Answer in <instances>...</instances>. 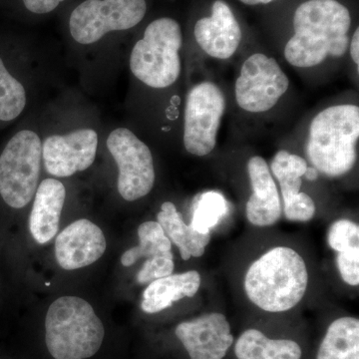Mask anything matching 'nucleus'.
Returning <instances> with one entry per match:
<instances>
[{
	"label": "nucleus",
	"instance_id": "nucleus-26",
	"mask_svg": "<svg viewBox=\"0 0 359 359\" xmlns=\"http://www.w3.org/2000/svg\"><path fill=\"white\" fill-rule=\"evenodd\" d=\"M285 218L294 222H309L316 214V204L308 194L301 192L289 202L283 203Z\"/></svg>",
	"mask_w": 359,
	"mask_h": 359
},
{
	"label": "nucleus",
	"instance_id": "nucleus-17",
	"mask_svg": "<svg viewBox=\"0 0 359 359\" xmlns=\"http://www.w3.org/2000/svg\"><path fill=\"white\" fill-rule=\"evenodd\" d=\"M66 198L65 187L58 180L45 179L34 195L29 229L39 244H46L55 237Z\"/></svg>",
	"mask_w": 359,
	"mask_h": 359
},
{
	"label": "nucleus",
	"instance_id": "nucleus-24",
	"mask_svg": "<svg viewBox=\"0 0 359 359\" xmlns=\"http://www.w3.org/2000/svg\"><path fill=\"white\" fill-rule=\"evenodd\" d=\"M226 212L228 205L223 196L215 192L205 193L196 205L190 224L199 233H211Z\"/></svg>",
	"mask_w": 359,
	"mask_h": 359
},
{
	"label": "nucleus",
	"instance_id": "nucleus-2",
	"mask_svg": "<svg viewBox=\"0 0 359 359\" xmlns=\"http://www.w3.org/2000/svg\"><path fill=\"white\" fill-rule=\"evenodd\" d=\"M358 139V106H330L314 116L309 124L306 157L325 176H344L355 166Z\"/></svg>",
	"mask_w": 359,
	"mask_h": 359
},
{
	"label": "nucleus",
	"instance_id": "nucleus-21",
	"mask_svg": "<svg viewBox=\"0 0 359 359\" xmlns=\"http://www.w3.org/2000/svg\"><path fill=\"white\" fill-rule=\"evenodd\" d=\"M318 359H359V320L341 318L328 327Z\"/></svg>",
	"mask_w": 359,
	"mask_h": 359
},
{
	"label": "nucleus",
	"instance_id": "nucleus-16",
	"mask_svg": "<svg viewBox=\"0 0 359 359\" xmlns=\"http://www.w3.org/2000/svg\"><path fill=\"white\" fill-rule=\"evenodd\" d=\"M248 173L252 189L245 208L248 219L254 226H273L282 217L283 208L268 163L259 156L250 158Z\"/></svg>",
	"mask_w": 359,
	"mask_h": 359
},
{
	"label": "nucleus",
	"instance_id": "nucleus-31",
	"mask_svg": "<svg viewBox=\"0 0 359 359\" xmlns=\"http://www.w3.org/2000/svg\"><path fill=\"white\" fill-rule=\"evenodd\" d=\"M240 1L243 2L245 6H257V4H271L273 0H240Z\"/></svg>",
	"mask_w": 359,
	"mask_h": 359
},
{
	"label": "nucleus",
	"instance_id": "nucleus-5",
	"mask_svg": "<svg viewBox=\"0 0 359 359\" xmlns=\"http://www.w3.org/2000/svg\"><path fill=\"white\" fill-rule=\"evenodd\" d=\"M183 32L178 21L158 18L146 27L130 54V70L139 81L165 89L178 81L182 72Z\"/></svg>",
	"mask_w": 359,
	"mask_h": 359
},
{
	"label": "nucleus",
	"instance_id": "nucleus-18",
	"mask_svg": "<svg viewBox=\"0 0 359 359\" xmlns=\"http://www.w3.org/2000/svg\"><path fill=\"white\" fill-rule=\"evenodd\" d=\"M200 285L201 276L196 271L157 278L144 292L141 308L146 313H160L170 308L175 302L184 297H193Z\"/></svg>",
	"mask_w": 359,
	"mask_h": 359
},
{
	"label": "nucleus",
	"instance_id": "nucleus-14",
	"mask_svg": "<svg viewBox=\"0 0 359 359\" xmlns=\"http://www.w3.org/2000/svg\"><path fill=\"white\" fill-rule=\"evenodd\" d=\"M106 245L105 236L98 226L89 219H78L56 238V261L66 271L85 268L103 256Z\"/></svg>",
	"mask_w": 359,
	"mask_h": 359
},
{
	"label": "nucleus",
	"instance_id": "nucleus-28",
	"mask_svg": "<svg viewBox=\"0 0 359 359\" xmlns=\"http://www.w3.org/2000/svg\"><path fill=\"white\" fill-rule=\"evenodd\" d=\"M63 1L65 0H22L25 8L35 14L50 13Z\"/></svg>",
	"mask_w": 359,
	"mask_h": 359
},
{
	"label": "nucleus",
	"instance_id": "nucleus-15",
	"mask_svg": "<svg viewBox=\"0 0 359 359\" xmlns=\"http://www.w3.org/2000/svg\"><path fill=\"white\" fill-rule=\"evenodd\" d=\"M196 41L210 57L226 60L237 52L243 32L230 6L224 0L212 4V15L201 18L194 28Z\"/></svg>",
	"mask_w": 359,
	"mask_h": 359
},
{
	"label": "nucleus",
	"instance_id": "nucleus-13",
	"mask_svg": "<svg viewBox=\"0 0 359 359\" xmlns=\"http://www.w3.org/2000/svg\"><path fill=\"white\" fill-rule=\"evenodd\" d=\"M176 335L191 359H223L233 342L230 323L218 313L180 323Z\"/></svg>",
	"mask_w": 359,
	"mask_h": 359
},
{
	"label": "nucleus",
	"instance_id": "nucleus-10",
	"mask_svg": "<svg viewBox=\"0 0 359 359\" xmlns=\"http://www.w3.org/2000/svg\"><path fill=\"white\" fill-rule=\"evenodd\" d=\"M107 148L119 170L117 187L123 199L133 202L147 196L156 180L150 148L131 130L124 127L111 132Z\"/></svg>",
	"mask_w": 359,
	"mask_h": 359
},
{
	"label": "nucleus",
	"instance_id": "nucleus-22",
	"mask_svg": "<svg viewBox=\"0 0 359 359\" xmlns=\"http://www.w3.org/2000/svg\"><path fill=\"white\" fill-rule=\"evenodd\" d=\"M308 163L299 156L290 154L285 150L276 153L271 161V169L280 184L283 203L289 202L301 193L302 177L308 170Z\"/></svg>",
	"mask_w": 359,
	"mask_h": 359
},
{
	"label": "nucleus",
	"instance_id": "nucleus-8",
	"mask_svg": "<svg viewBox=\"0 0 359 359\" xmlns=\"http://www.w3.org/2000/svg\"><path fill=\"white\" fill-rule=\"evenodd\" d=\"M226 108V96L214 82L202 81L189 90L184 110L187 152L204 157L214 151Z\"/></svg>",
	"mask_w": 359,
	"mask_h": 359
},
{
	"label": "nucleus",
	"instance_id": "nucleus-11",
	"mask_svg": "<svg viewBox=\"0 0 359 359\" xmlns=\"http://www.w3.org/2000/svg\"><path fill=\"white\" fill-rule=\"evenodd\" d=\"M98 150L95 130L79 128L52 135L42 143V160L47 173L67 178L93 165Z\"/></svg>",
	"mask_w": 359,
	"mask_h": 359
},
{
	"label": "nucleus",
	"instance_id": "nucleus-23",
	"mask_svg": "<svg viewBox=\"0 0 359 359\" xmlns=\"http://www.w3.org/2000/svg\"><path fill=\"white\" fill-rule=\"evenodd\" d=\"M26 102L25 86L9 73L0 57V121H13L20 117Z\"/></svg>",
	"mask_w": 359,
	"mask_h": 359
},
{
	"label": "nucleus",
	"instance_id": "nucleus-19",
	"mask_svg": "<svg viewBox=\"0 0 359 359\" xmlns=\"http://www.w3.org/2000/svg\"><path fill=\"white\" fill-rule=\"evenodd\" d=\"M157 219L167 237L178 247L184 261L204 255L211 241V233H199L191 224H187L173 203L165 202Z\"/></svg>",
	"mask_w": 359,
	"mask_h": 359
},
{
	"label": "nucleus",
	"instance_id": "nucleus-6",
	"mask_svg": "<svg viewBox=\"0 0 359 359\" xmlns=\"http://www.w3.org/2000/svg\"><path fill=\"white\" fill-rule=\"evenodd\" d=\"M42 142L32 130L18 132L0 155V196L9 207L29 204L39 188Z\"/></svg>",
	"mask_w": 359,
	"mask_h": 359
},
{
	"label": "nucleus",
	"instance_id": "nucleus-29",
	"mask_svg": "<svg viewBox=\"0 0 359 359\" xmlns=\"http://www.w3.org/2000/svg\"><path fill=\"white\" fill-rule=\"evenodd\" d=\"M351 47V55L353 59L354 65L356 67H359V29L356 28L354 32L353 37L349 40V46Z\"/></svg>",
	"mask_w": 359,
	"mask_h": 359
},
{
	"label": "nucleus",
	"instance_id": "nucleus-4",
	"mask_svg": "<svg viewBox=\"0 0 359 359\" xmlns=\"http://www.w3.org/2000/svg\"><path fill=\"white\" fill-rule=\"evenodd\" d=\"M105 330L91 304L78 297H59L45 318V342L52 358L86 359L98 353Z\"/></svg>",
	"mask_w": 359,
	"mask_h": 359
},
{
	"label": "nucleus",
	"instance_id": "nucleus-20",
	"mask_svg": "<svg viewBox=\"0 0 359 359\" xmlns=\"http://www.w3.org/2000/svg\"><path fill=\"white\" fill-rule=\"evenodd\" d=\"M238 359H301L302 348L289 339H271L257 330H248L235 346Z\"/></svg>",
	"mask_w": 359,
	"mask_h": 359
},
{
	"label": "nucleus",
	"instance_id": "nucleus-27",
	"mask_svg": "<svg viewBox=\"0 0 359 359\" xmlns=\"http://www.w3.org/2000/svg\"><path fill=\"white\" fill-rule=\"evenodd\" d=\"M337 268L342 280L349 285H359V248L339 252Z\"/></svg>",
	"mask_w": 359,
	"mask_h": 359
},
{
	"label": "nucleus",
	"instance_id": "nucleus-12",
	"mask_svg": "<svg viewBox=\"0 0 359 359\" xmlns=\"http://www.w3.org/2000/svg\"><path fill=\"white\" fill-rule=\"evenodd\" d=\"M138 237L140 244L122 255L124 266H133L140 259L145 263L137 275L140 285L153 282L157 278L172 275L174 271V257L171 241L167 237L158 222H146L139 226Z\"/></svg>",
	"mask_w": 359,
	"mask_h": 359
},
{
	"label": "nucleus",
	"instance_id": "nucleus-1",
	"mask_svg": "<svg viewBox=\"0 0 359 359\" xmlns=\"http://www.w3.org/2000/svg\"><path fill=\"white\" fill-rule=\"evenodd\" d=\"M294 34L285 47V58L297 68H313L328 57L340 58L349 46L351 16L337 0H308L294 15Z\"/></svg>",
	"mask_w": 359,
	"mask_h": 359
},
{
	"label": "nucleus",
	"instance_id": "nucleus-30",
	"mask_svg": "<svg viewBox=\"0 0 359 359\" xmlns=\"http://www.w3.org/2000/svg\"><path fill=\"white\" fill-rule=\"evenodd\" d=\"M306 178L309 180V181H314L318 178V171L313 167H308V170H306V174H304Z\"/></svg>",
	"mask_w": 359,
	"mask_h": 359
},
{
	"label": "nucleus",
	"instance_id": "nucleus-9",
	"mask_svg": "<svg viewBox=\"0 0 359 359\" xmlns=\"http://www.w3.org/2000/svg\"><path fill=\"white\" fill-rule=\"evenodd\" d=\"M289 88V77L278 61L264 53H254L245 59L236 80V102L245 112L266 113Z\"/></svg>",
	"mask_w": 359,
	"mask_h": 359
},
{
	"label": "nucleus",
	"instance_id": "nucleus-25",
	"mask_svg": "<svg viewBox=\"0 0 359 359\" xmlns=\"http://www.w3.org/2000/svg\"><path fill=\"white\" fill-rule=\"evenodd\" d=\"M328 244L337 252L359 248V226L349 219H339L330 226Z\"/></svg>",
	"mask_w": 359,
	"mask_h": 359
},
{
	"label": "nucleus",
	"instance_id": "nucleus-7",
	"mask_svg": "<svg viewBox=\"0 0 359 359\" xmlns=\"http://www.w3.org/2000/svg\"><path fill=\"white\" fill-rule=\"evenodd\" d=\"M146 13V0H85L71 13V37L81 45L94 44L108 33L138 25Z\"/></svg>",
	"mask_w": 359,
	"mask_h": 359
},
{
	"label": "nucleus",
	"instance_id": "nucleus-3",
	"mask_svg": "<svg viewBox=\"0 0 359 359\" xmlns=\"http://www.w3.org/2000/svg\"><path fill=\"white\" fill-rule=\"evenodd\" d=\"M308 283V269L301 255L290 248L276 247L250 266L245 290L259 309L283 313L299 304Z\"/></svg>",
	"mask_w": 359,
	"mask_h": 359
}]
</instances>
